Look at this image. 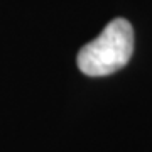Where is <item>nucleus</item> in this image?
I'll use <instances>...</instances> for the list:
<instances>
[{"instance_id": "1", "label": "nucleus", "mask_w": 152, "mask_h": 152, "mask_svg": "<svg viewBox=\"0 0 152 152\" xmlns=\"http://www.w3.org/2000/svg\"><path fill=\"white\" fill-rule=\"evenodd\" d=\"M134 53V29L130 22L118 17L108 22L95 41L85 44L78 53V68L88 76H107L122 69Z\"/></svg>"}]
</instances>
